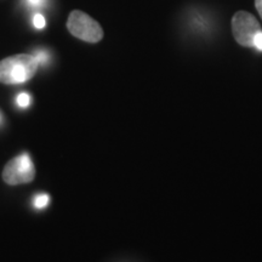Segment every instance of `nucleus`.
I'll list each match as a JSON object with an SVG mask.
<instances>
[{
	"label": "nucleus",
	"instance_id": "f257e3e1",
	"mask_svg": "<svg viewBox=\"0 0 262 262\" xmlns=\"http://www.w3.org/2000/svg\"><path fill=\"white\" fill-rule=\"evenodd\" d=\"M39 63L34 55L19 54L0 61V83L22 84L37 73Z\"/></svg>",
	"mask_w": 262,
	"mask_h": 262
},
{
	"label": "nucleus",
	"instance_id": "f03ea898",
	"mask_svg": "<svg viewBox=\"0 0 262 262\" xmlns=\"http://www.w3.org/2000/svg\"><path fill=\"white\" fill-rule=\"evenodd\" d=\"M67 29L73 37L91 44L101 41L103 38L101 25L80 10H73L68 16Z\"/></svg>",
	"mask_w": 262,
	"mask_h": 262
},
{
	"label": "nucleus",
	"instance_id": "7ed1b4c3",
	"mask_svg": "<svg viewBox=\"0 0 262 262\" xmlns=\"http://www.w3.org/2000/svg\"><path fill=\"white\" fill-rule=\"evenodd\" d=\"M260 32L261 26L250 12L238 11L232 17V33L242 47L254 48V39Z\"/></svg>",
	"mask_w": 262,
	"mask_h": 262
},
{
	"label": "nucleus",
	"instance_id": "20e7f679",
	"mask_svg": "<svg viewBox=\"0 0 262 262\" xmlns=\"http://www.w3.org/2000/svg\"><path fill=\"white\" fill-rule=\"evenodd\" d=\"M34 164L26 153L10 160L3 170V180L10 186L29 183L34 180Z\"/></svg>",
	"mask_w": 262,
	"mask_h": 262
},
{
	"label": "nucleus",
	"instance_id": "39448f33",
	"mask_svg": "<svg viewBox=\"0 0 262 262\" xmlns=\"http://www.w3.org/2000/svg\"><path fill=\"white\" fill-rule=\"evenodd\" d=\"M50 202V198H49L48 194H39L34 198V206L38 209L45 208Z\"/></svg>",
	"mask_w": 262,
	"mask_h": 262
},
{
	"label": "nucleus",
	"instance_id": "423d86ee",
	"mask_svg": "<svg viewBox=\"0 0 262 262\" xmlns=\"http://www.w3.org/2000/svg\"><path fill=\"white\" fill-rule=\"evenodd\" d=\"M17 103L18 106L22 108L28 107L29 103H31V97H29L28 94H19L17 96Z\"/></svg>",
	"mask_w": 262,
	"mask_h": 262
},
{
	"label": "nucleus",
	"instance_id": "0eeeda50",
	"mask_svg": "<svg viewBox=\"0 0 262 262\" xmlns=\"http://www.w3.org/2000/svg\"><path fill=\"white\" fill-rule=\"evenodd\" d=\"M33 25H34L35 28L42 29L45 27V25H47V21H45L44 16L40 14H37L34 15V18H33Z\"/></svg>",
	"mask_w": 262,
	"mask_h": 262
},
{
	"label": "nucleus",
	"instance_id": "6e6552de",
	"mask_svg": "<svg viewBox=\"0 0 262 262\" xmlns=\"http://www.w3.org/2000/svg\"><path fill=\"white\" fill-rule=\"evenodd\" d=\"M34 57L37 58V61H38V63L39 64H45L48 62V60H49V55H48V52H45V51H37L35 52V55H34Z\"/></svg>",
	"mask_w": 262,
	"mask_h": 262
},
{
	"label": "nucleus",
	"instance_id": "1a4fd4ad",
	"mask_svg": "<svg viewBox=\"0 0 262 262\" xmlns=\"http://www.w3.org/2000/svg\"><path fill=\"white\" fill-rule=\"evenodd\" d=\"M254 48H256L257 50L262 51V31L257 33L256 37L254 39Z\"/></svg>",
	"mask_w": 262,
	"mask_h": 262
},
{
	"label": "nucleus",
	"instance_id": "9d476101",
	"mask_svg": "<svg viewBox=\"0 0 262 262\" xmlns=\"http://www.w3.org/2000/svg\"><path fill=\"white\" fill-rule=\"evenodd\" d=\"M28 5L33 6V8H39V6L44 5L47 0H26Z\"/></svg>",
	"mask_w": 262,
	"mask_h": 262
},
{
	"label": "nucleus",
	"instance_id": "9b49d317",
	"mask_svg": "<svg viewBox=\"0 0 262 262\" xmlns=\"http://www.w3.org/2000/svg\"><path fill=\"white\" fill-rule=\"evenodd\" d=\"M255 8H256L258 15L262 18V0H255Z\"/></svg>",
	"mask_w": 262,
	"mask_h": 262
},
{
	"label": "nucleus",
	"instance_id": "f8f14e48",
	"mask_svg": "<svg viewBox=\"0 0 262 262\" xmlns=\"http://www.w3.org/2000/svg\"><path fill=\"white\" fill-rule=\"evenodd\" d=\"M0 119H2V116H0Z\"/></svg>",
	"mask_w": 262,
	"mask_h": 262
}]
</instances>
